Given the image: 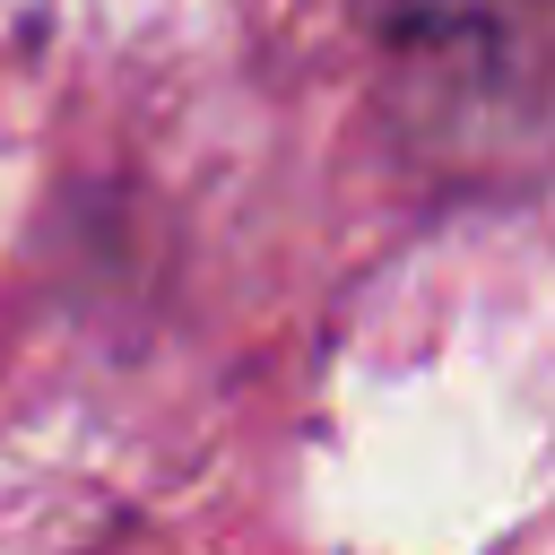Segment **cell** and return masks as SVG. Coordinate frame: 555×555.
Segmentation results:
<instances>
[{
    "label": "cell",
    "instance_id": "cell-1",
    "mask_svg": "<svg viewBox=\"0 0 555 555\" xmlns=\"http://www.w3.org/2000/svg\"><path fill=\"white\" fill-rule=\"evenodd\" d=\"M399 139L468 182L555 147V0H356Z\"/></svg>",
    "mask_w": 555,
    "mask_h": 555
}]
</instances>
